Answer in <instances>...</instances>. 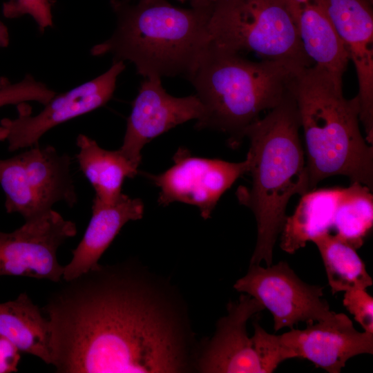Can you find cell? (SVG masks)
I'll return each instance as SVG.
<instances>
[{"label":"cell","mask_w":373,"mask_h":373,"mask_svg":"<svg viewBox=\"0 0 373 373\" xmlns=\"http://www.w3.org/2000/svg\"><path fill=\"white\" fill-rule=\"evenodd\" d=\"M280 337L290 358L307 359L329 373H339L353 356L373 353V333L358 332L343 313L333 312L304 329L293 327Z\"/></svg>","instance_id":"cell-14"},{"label":"cell","mask_w":373,"mask_h":373,"mask_svg":"<svg viewBox=\"0 0 373 373\" xmlns=\"http://www.w3.org/2000/svg\"><path fill=\"white\" fill-rule=\"evenodd\" d=\"M173 160V165L162 173H144L160 189L158 204L166 207L180 202L194 205L204 220L210 218L222 194L248 171L247 159L230 162L195 157L182 147Z\"/></svg>","instance_id":"cell-12"},{"label":"cell","mask_w":373,"mask_h":373,"mask_svg":"<svg viewBox=\"0 0 373 373\" xmlns=\"http://www.w3.org/2000/svg\"><path fill=\"white\" fill-rule=\"evenodd\" d=\"M53 0H8L3 3L2 12L8 19H17L26 15L31 16L39 32L43 33L53 26Z\"/></svg>","instance_id":"cell-24"},{"label":"cell","mask_w":373,"mask_h":373,"mask_svg":"<svg viewBox=\"0 0 373 373\" xmlns=\"http://www.w3.org/2000/svg\"><path fill=\"white\" fill-rule=\"evenodd\" d=\"M211 43L302 70L313 64L305 53L287 0H216L210 6Z\"/></svg>","instance_id":"cell-6"},{"label":"cell","mask_w":373,"mask_h":373,"mask_svg":"<svg viewBox=\"0 0 373 373\" xmlns=\"http://www.w3.org/2000/svg\"><path fill=\"white\" fill-rule=\"evenodd\" d=\"M372 190L361 183L353 182L337 207L333 228L336 236L355 249L361 247L373 224Z\"/></svg>","instance_id":"cell-22"},{"label":"cell","mask_w":373,"mask_h":373,"mask_svg":"<svg viewBox=\"0 0 373 373\" xmlns=\"http://www.w3.org/2000/svg\"><path fill=\"white\" fill-rule=\"evenodd\" d=\"M144 204L139 198L122 193L114 202L104 203L94 198L92 216L82 240L73 250L71 261L64 266L62 278L71 280L95 267L123 226L140 220Z\"/></svg>","instance_id":"cell-16"},{"label":"cell","mask_w":373,"mask_h":373,"mask_svg":"<svg viewBox=\"0 0 373 373\" xmlns=\"http://www.w3.org/2000/svg\"><path fill=\"white\" fill-rule=\"evenodd\" d=\"M343 304L364 331L373 333V298L365 289L345 291Z\"/></svg>","instance_id":"cell-25"},{"label":"cell","mask_w":373,"mask_h":373,"mask_svg":"<svg viewBox=\"0 0 373 373\" xmlns=\"http://www.w3.org/2000/svg\"><path fill=\"white\" fill-rule=\"evenodd\" d=\"M227 309L213 336L200 344L195 372L271 373L281 362L290 359L280 335L268 333L258 323L254 325V334L248 336V320L265 309L256 298L242 293Z\"/></svg>","instance_id":"cell-7"},{"label":"cell","mask_w":373,"mask_h":373,"mask_svg":"<svg viewBox=\"0 0 373 373\" xmlns=\"http://www.w3.org/2000/svg\"><path fill=\"white\" fill-rule=\"evenodd\" d=\"M76 142L79 151L75 157L95 190L94 198L104 203L115 202L122 193L124 179L135 176L138 166L119 149L106 150L86 135L79 134Z\"/></svg>","instance_id":"cell-19"},{"label":"cell","mask_w":373,"mask_h":373,"mask_svg":"<svg viewBox=\"0 0 373 373\" xmlns=\"http://www.w3.org/2000/svg\"><path fill=\"white\" fill-rule=\"evenodd\" d=\"M124 61H113L103 74L66 92L56 94L35 115L27 102L17 105L16 118L0 121V142L9 151L38 144L49 130L105 105L113 97L117 77L125 69Z\"/></svg>","instance_id":"cell-9"},{"label":"cell","mask_w":373,"mask_h":373,"mask_svg":"<svg viewBox=\"0 0 373 373\" xmlns=\"http://www.w3.org/2000/svg\"><path fill=\"white\" fill-rule=\"evenodd\" d=\"M181 2H189L193 8L210 7L216 0H178Z\"/></svg>","instance_id":"cell-28"},{"label":"cell","mask_w":373,"mask_h":373,"mask_svg":"<svg viewBox=\"0 0 373 373\" xmlns=\"http://www.w3.org/2000/svg\"><path fill=\"white\" fill-rule=\"evenodd\" d=\"M77 234L75 224L53 209L12 232L0 231V276H25L61 281L64 267L58 248Z\"/></svg>","instance_id":"cell-11"},{"label":"cell","mask_w":373,"mask_h":373,"mask_svg":"<svg viewBox=\"0 0 373 373\" xmlns=\"http://www.w3.org/2000/svg\"><path fill=\"white\" fill-rule=\"evenodd\" d=\"M312 242L320 252L333 294L356 288L366 289L372 285V278L356 249L329 233Z\"/></svg>","instance_id":"cell-21"},{"label":"cell","mask_w":373,"mask_h":373,"mask_svg":"<svg viewBox=\"0 0 373 373\" xmlns=\"http://www.w3.org/2000/svg\"><path fill=\"white\" fill-rule=\"evenodd\" d=\"M300 128L292 91L245 131L249 140L246 159L251 177L240 187L239 202L250 209L257 223V240L250 265H272L275 243L285 222L290 198L309 189V178L299 136Z\"/></svg>","instance_id":"cell-2"},{"label":"cell","mask_w":373,"mask_h":373,"mask_svg":"<svg viewBox=\"0 0 373 373\" xmlns=\"http://www.w3.org/2000/svg\"><path fill=\"white\" fill-rule=\"evenodd\" d=\"M291 91L307 150L309 189L334 175L373 189V147L359 128L356 97L345 99L343 85L312 65L296 76Z\"/></svg>","instance_id":"cell-4"},{"label":"cell","mask_w":373,"mask_h":373,"mask_svg":"<svg viewBox=\"0 0 373 373\" xmlns=\"http://www.w3.org/2000/svg\"><path fill=\"white\" fill-rule=\"evenodd\" d=\"M71 159L50 145L38 144L7 159H0V184L8 213L28 220L50 210L58 202L73 207L77 202L70 173Z\"/></svg>","instance_id":"cell-8"},{"label":"cell","mask_w":373,"mask_h":373,"mask_svg":"<svg viewBox=\"0 0 373 373\" xmlns=\"http://www.w3.org/2000/svg\"><path fill=\"white\" fill-rule=\"evenodd\" d=\"M123 1H124L126 2H131V1H132V0H123Z\"/></svg>","instance_id":"cell-29"},{"label":"cell","mask_w":373,"mask_h":373,"mask_svg":"<svg viewBox=\"0 0 373 373\" xmlns=\"http://www.w3.org/2000/svg\"><path fill=\"white\" fill-rule=\"evenodd\" d=\"M56 94L55 90L36 80L31 75H26L16 83H11L3 78L0 79V108L31 101L45 105Z\"/></svg>","instance_id":"cell-23"},{"label":"cell","mask_w":373,"mask_h":373,"mask_svg":"<svg viewBox=\"0 0 373 373\" xmlns=\"http://www.w3.org/2000/svg\"><path fill=\"white\" fill-rule=\"evenodd\" d=\"M346 188L312 189L303 195L294 213L287 216L280 232V247L293 254L307 242L329 233Z\"/></svg>","instance_id":"cell-18"},{"label":"cell","mask_w":373,"mask_h":373,"mask_svg":"<svg viewBox=\"0 0 373 373\" xmlns=\"http://www.w3.org/2000/svg\"><path fill=\"white\" fill-rule=\"evenodd\" d=\"M334 27L350 59L358 82L356 96L359 119L368 144L373 143V14L372 0H324Z\"/></svg>","instance_id":"cell-15"},{"label":"cell","mask_w":373,"mask_h":373,"mask_svg":"<svg viewBox=\"0 0 373 373\" xmlns=\"http://www.w3.org/2000/svg\"><path fill=\"white\" fill-rule=\"evenodd\" d=\"M287 3L307 57L343 85L350 58L324 0H287Z\"/></svg>","instance_id":"cell-17"},{"label":"cell","mask_w":373,"mask_h":373,"mask_svg":"<svg viewBox=\"0 0 373 373\" xmlns=\"http://www.w3.org/2000/svg\"><path fill=\"white\" fill-rule=\"evenodd\" d=\"M0 335L20 352L51 364L49 320L42 316L26 292L14 300L0 303Z\"/></svg>","instance_id":"cell-20"},{"label":"cell","mask_w":373,"mask_h":373,"mask_svg":"<svg viewBox=\"0 0 373 373\" xmlns=\"http://www.w3.org/2000/svg\"><path fill=\"white\" fill-rule=\"evenodd\" d=\"M21 354L18 348L0 335V373L17 372Z\"/></svg>","instance_id":"cell-26"},{"label":"cell","mask_w":373,"mask_h":373,"mask_svg":"<svg viewBox=\"0 0 373 373\" xmlns=\"http://www.w3.org/2000/svg\"><path fill=\"white\" fill-rule=\"evenodd\" d=\"M117 26L107 40L90 49L95 57L111 55L128 61L138 74L189 79L211 42L210 7L185 9L167 0H139L131 4L111 0Z\"/></svg>","instance_id":"cell-3"},{"label":"cell","mask_w":373,"mask_h":373,"mask_svg":"<svg viewBox=\"0 0 373 373\" xmlns=\"http://www.w3.org/2000/svg\"><path fill=\"white\" fill-rule=\"evenodd\" d=\"M10 42V34L7 26L0 20V48H6Z\"/></svg>","instance_id":"cell-27"},{"label":"cell","mask_w":373,"mask_h":373,"mask_svg":"<svg viewBox=\"0 0 373 373\" xmlns=\"http://www.w3.org/2000/svg\"><path fill=\"white\" fill-rule=\"evenodd\" d=\"M300 71L279 62L251 61L210 42L188 79L204 108L195 127L222 132L229 145L238 147L260 114L290 93Z\"/></svg>","instance_id":"cell-5"},{"label":"cell","mask_w":373,"mask_h":373,"mask_svg":"<svg viewBox=\"0 0 373 373\" xmlns=\"http://www.w3.org/2000/svg\"><path fill=\"white\" fill-rule=\"evenodd\" d=\"M204 108L195 94L184 97L169 95L161 78L145 77L132 103L121 153L139 166L141 151L153 138L191 119L200 121Z\"/></svg>","instance_id":"cell-13"},{"label":"cell","mask_w":373,"mask_h":373,"mask_svg":"<svg viewBox=\"0 0 373 373\" xmlns=\"http://www.w3.org/2000/svg\"><path fill=\"white\" fill-rule=\"evenodd\" d=\"M59 373L195 371L200 344L169 281L133 261L64 280L42 308Z\"/></svg>","instance_id":"cell-1"},{"label":"cell","mask_w":373,"mask_h":373,"mask_svg":"<svg viewBox=\"0 0 373 373\" xmlns=\"http://www.w3.org/2000/svg\"><path fill=\"white\" fill-rule=\"evenodd\" d=\"M233 288L254 297L271 313L275 331L291 329L300 322L321 321L333 312L323 298L324 287L303 282L285 261L266 267L249 265Z\"/></svg>","instance_id":"cell-10"}]
</instances>
